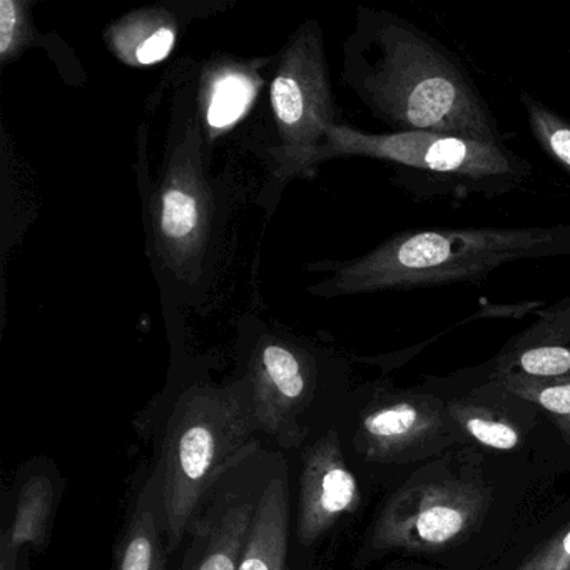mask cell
Segmentation results:
<instances>
[{
  "label": "cell",
  "instance_id": "cell-1",
  "mask_svg": "<svg viewBox=\"0 0 570 570\" xmlns=\"http://www.w3.org/2000/svg\"><path fill=\"white\" fill-rule=\"evenodd\" d=\"M343 78L393 132L503 142L495 116L465 66L399 14L360 9L345 45Z\"/></svg>",
  "mask_w": 570,
  "mask_h": 570
},
{
  "label": "cell",
  "instance_id": "cell-2",
  "mask_svg": "<svg viewBox=\"0 0 570 570\" xmlns=\"http://www.w3.org/2000/svg\"><path fill=\"white\" fill-rule=\"evenodd\" d=\"M570 256V225L410 229L366 255L325 268L323 296L473 283L522 259Z\"/></svg>",
  "mask_w": 570,
  "mask_h": 570
},
{
  "label": "cell",
  "instance_id": "cell-3",
  "mask_svg": "<svg viewBox=\"0 0 570 570\" xmlns=\"http://www.w3.org/2000/svg\"><path fill=\"white\" fill-rule=\"evenodd\" d=\"M263 445L246 379L193 385L176 399L163 426L156 462L171 556L226 472Z\"/></svg>",
  "mask_w": 570,
  "mask_h": 570
},
{
  "label": "cell",
  "instance_id": "cell-4",
  "mask_svg": "<svg viewBox=\"0 0 570 570\" xmlns=\"http://www.w3.org/2000/svg\"><path fill=\"white\" fill-rule=\"evenodd\" d=\"M342 156H360L395 166L403 186L415 198L493 199L519 189L532 166L503 142H487L436 132L370 135L335 126L318 148L286 159L288 168L305 171Z\"/></svg>",
  "mask_w": 570,
  "mask_h": 570
},
{
  "label": "cell",
  "instance_id": "cell-5",
  "mask_svg": "<svg viewBox=\"0 0 570 570\" xmlns=\"http://www.w3.org/2000/svg\"><path fill=\"white\" fill-rule=\"evenodd\" d=\"M490 500L479 463L466 456H442L413 472L389 497L370 527L360 559L390 550L450 549L479 529Z\"/></svg>",
  "mask_w": 570,
  "mask_h": 570
},
{
  "label": "cell",
  "instance_id": "cell-6",
  "mask_svg": "<svg viewBox=\"0 0 570 570\" xmlns=\"http://www.w3.org/2000/svg\"><path fill=\"white\" fill-rule=\"evenodd\" d=\"M198 126L171 153L151 202V235L163 266L195 282L212 236L213 193L203 171Z\"/></svg>",
  "mask_w": 570,
  "mask_h": 570
},
{
  "label": "cell",
  "instance_id": "cell-7",
  "mask_svg": "<svg viewBox=\"0 0 570 570\" xmlns=\"http://www.w3.org/2000/svg\"><path fill=\"white\" fill-rule=\"evenodd\" d=\"M245 379L259 435L282 452L302 450L315 436L318 368L313 356L293 343L263 338Z\"/></svg>",
  "mask_w": 570,
  "mask_h": 570
},
{
  "label": "cell",
  "instance_id": "cell-8",
  "mask_svg": "<svg viewBox=\"0 0 570 570\" xmlns=\"http://www.w3.org/2000/svg\"><path fill=\"white\" fill-rule=\"evenodd\" d=\"M282 161L318 148L336 122L322 31L306 22L283 49L269 88Z\"/></svg>",
  "mask_w": 570,
  "mask_h": 570
},
{
  "label": "cell",
  "instance_id": "cell-9",
  "mask_svg": "<svg viewBox=\"0 0 570 570\" xmlns=\"http://www.w3.org/2000/svg\"><path fill=\"white\" fill-rule=\"evenodd\" d=\"M278 452L263 443L216 483L186 533L188 546L179 570H238Z\"/></svg>",
  "mask_w": 570,
  "mask_h": 570
},
{
  "label": "cell",
  "instance_id": "cell-10",
  "mask_svg": "<svg viewBox=\"0 0 570 570\" xmlns=\"http://www.w3.org/2000/svg\"><path fill=\"white\" fill-rule=\"evenodd\" d=\"M455 433L439 396L386 389L360 409L352 445L368 462L409 463L452 445Z\"/></svg>",
  "mask_w": 570,
  "mask_h": 570
},
{
  "label": "cell",
  "instance_id": "cell-11",
  "mask_svg": "<svg viewBox=\"0 0 570 570\" xmlns=\"http://www.w3.org/2000/svg\"><path fill=\"white\" fill-rule=\"evenodd\" d=\"M362 490L350 469L342 433L326 426L299 450L293 533L303 552L312 556L343 519L358 512Z\"/></svg>",
  "mask_w": 570,
  "mask_h": 570
},
{
  "label": "cell",
  "instance_id": "cell-12",
  "mask_svg": "<svg viewBox=\"0 0 570 570\" xmlns=\"http://www.w3.org/2000/svg\"><path fill=\"white\" fill-rule=\"evenodd\" d=\"M62 492L65 480L51 460H29L18 470L4 493L0 570H29V552H42L51 540Z\"/></svg>",
  "mask_w": 570,
  "mask_h": 570
},
{
  "label": "cell",
  "instance_id": "cell-13",
  "mask_svg": "<svg viewBox=\"0 0 570 570\" xmlns=\"http://www.w3.org/2000/svg\"><path fill=\"white\" fill-rule=\"evenodd\" d=\"M302 552L293 533L292 470L279 450L259 497L238 570H295V556Z\"/></svg>",
  "mask_w": 570,
  "mask_h": 570
},
{
  "label": "cell",
  "instance_id": "cell-14",
  "mask_svg": "<svg viewBox=\"0 0 570 570\" xmlns=\"http://www.w3.org/2000/svg\"><path fill=\"white\" fill-rule=\"evenodd\" d=\"M168 533L158 476L149 473L116 543L112 570H168Z\"/></svg>",
  "mask_w": 570,
  "mask_h": 570
},
{
  "label": "cell",
  "instance_id": "cell-15",
  "mask_svg": "<svg viewBox=\"0 0 570 570\" xmlns=\"http://www.w3.org/2000/svg\"><path fill=\"white\" fill-rule=\"evenodd\" d=\"M503 389L495 380L446 405L455 432L497 452H512L523 442V429L510 410H500Z\"/></svg>",
  "mask_w": 570,
  "mask_h": 570
},
{
  "label": "cell",
  "instance_id": "cell-16",
  "mask_svg": "<svg viewBox=\"0 0 570 570\" xmlns=\"http://www.w3.org/2000/svg\"><path fill=\"white\" fill-rule=\"evenodd\" d=\"M178 24L163 9H141L119 19L106 32V45L129 68L165 61L176 46Z\"/></svg>",
  "mask_w": 570,
  "mask_h": 570
},
{
  "label": "cell",
  "instance_id": "cell-17",
  "mask_svg": "<svg viewBox=\"0 0 570 570\" xmlns=\"http://www.w3.org/2000/svg\"><path fill=\"white\" fill-rule=\"evenodd\" d=\"M259 79L249 68L223 65L203 79V121L209 131H223L235 125L256 98Z\"/></svg>",
  "mask_w": 570,
  "mask_h": 570
},
{
  "label": "cell",
  "instance_id": "cell-18",
  "mask_svg": "<svg viewBox=\"0 0 570 570\" xmlns=\"http://www.w3.org/2000/svg\"><path fill=\"white\" fill-rule=\"evenodd\" d=\"M493 375L515 373L530 379L570 376V348L550 343L519 342L512 338L493 362Z\"/></svg>",
  "mask_w": 570,
  "mask_h": 570
},
{
  "label": "cell",
  "instance_id": "cell-19",
  "mask_svg": "<svg viewBox=\"0 0 570 570\" xmlns=\"http://www.w3.org/2000/svg\"><path fill=\"white\" fill-rule=\"evenodd\" d=\"M490 379L495 380L517 399L546 412L562 433L563 440L570 443V376L530 379L515 373H492Z\"/></svg>",
  "mask_w": 570,
  "mask_h": 570
},
{
  "label": "cell",
  "instance_id": "cell-20",
  "mask_svg": "<svg viewBox=\"0 0 570 570\" xmlns=\"http://www.w3.org/2000/svg\"><path fill=\"white\" fill-rule=\"evenodd\" d=\"M520 102L525 109L527 122L540 149L546 151L567 175L570 176V121L533 98L520 92Z\"/></svg>",
  "mask_w": 570,
  "mask_h": 570
},
{
  "label": "cell",
  "instance_id": "cell-21",
  "mask_svg": "<svg viewBox=\"0 0 570 570\" xmlns=\"http://www.w3.org/2000/svg\"><path fill=\"white\" fill-rule=\"evenodd\" d=\"M29 4L21 0H0V59L2 65L18 59L32 39Z\"/></svg>",
  "mask_w": 570,
  "mask_h": 570
},
{
  "label": "cell",
  "instance_id": "cell-22",
  "mask_svg": "<svg viewBox=\"0 0 570 570\" xmlns=\"http://www.w3.org/2000/svg\"><path fill=\"white\" fill-rule=\"evenodd\" d=\"M519 342L550 343L570 348V295L537 313V322L519 335Z\"/></svg>",
  "mask_w": 570,
  "mask_h": 570
},
{
  "label": "cell",
  "instance_id": "cell-23",
  "mask_svg": "<svg viewBox=\"0 0 570 570\" xmlns=\"http://www.w3.org/2000/svg\"><path fill=\"white\" fill-rule=\"evenodd\" d=\"M517 570H570V523L537 547Z\"/></svg>",
  "mask_w": 570,
  "mask_h": 570
}]
</instances>
